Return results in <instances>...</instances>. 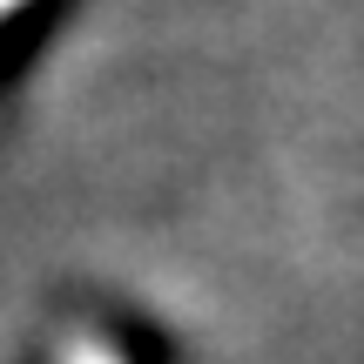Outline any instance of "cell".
Segmentation results:
<instances>
[{"instance_id":"obj_1","label":"cell","mask_w":364,"mask_h":364,"mask_svg":"<svg viewBox=\"0 0 364 364\" xmlns=\"http://www.w3.org/2000/svg\"><path fill=\"white\" fill-rule=\"evenodd\" d=\"M68 364H115V358H108L102 344H88V338H81V344H68Z\"/></svg>"}]
</instances>
